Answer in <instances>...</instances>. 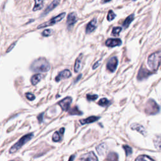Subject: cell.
Segmentation results:
<instances>
[{
    "mask_svg": "<svg viewBox=\"0 0 161 161\" xmlns=\"http://www.w3.org/2000/svg\"><path fill=\"white\" fill-rule=\"evenodd\" d=\"M30 69L34 72H45L50 70V65L45 59L39 58L32 62Z\"/></svg>",
    "mask_w": 161,
    "mask_h": 161,
    "instance_id": "1",
    "label": "cell"
},
{
    "mask_svg": "<svg viewBox=\"0 0 161 161\" xmlns=\"http://www.w3.org/2000/svg\"><path fill=\"white\" fill-rule=\"evenodd\" d=\"M148 65L149 68L153 71H157L161 64V51L156 52L151 54L148 58Z\"/></svg>",
    "mask_w": 161,
    "mask_h": 161,
    "instance_id": "2",
    "label": "cell"
},
{
    "mask_svg": "<svg viewBox=\"0 0 161 161\" xmlns=\"http://www.w3.org/2000/svg\"><path fill=\"white\" fill-rule=\"evenodd\" d=\"M33 137V133H30L27 135H25L23 136L17 142L12 146V147L10 149V153L13 154L14 152H16L18 150H19L20 148L22 147V146L27 143L29 140H30Z\"/></svg>",
    "mask_w": 161,
    "mask_h": 161,
    "instance_id": "3",
    "label": "cell"
},
{
    "mask_svg": "<svg viewBox=\"0 0 161 161\" xmlns=\"http://www.w3.org/2000/svg\"><path fill=\"white\" fill-rule=\"evenodd\" d=\"M65 15V12H63V13H62L61 14H59L57 16H55V17L52 18L51 20H50L49 21L39 25L37 29H42V28H45V27H49V26H52V25L57 23L59 22H61L64 18Z\"/></svg>",
    "mask_w": 161,
    "mask_h": 161,
    "instance_id": "4",
    "label": "cell"
},
{
    "mask_svg": "<svg viewBox=\"0 0 161 161\" xmlns=\"http://www.w3.org/2000/svg\"><path fill=\"white\" fill-rule=\"evenodd\" d=\"M145 112L149 115L156 114L159 112V106L154 101L150 99L146 103Z\"/></svg>",
    "mask_w": 161,
    "mask_h": 161,
    "instance_id": "5",
    "label": "cell"
},
{
    "mask_svg": "<svg viewBox=\"0 0 161 161\" xmlns=\"http://www.w3.org/2000/svg\"><path fill=\"white\" fill-rule=\"evenodd\" d=\"M77 21H78L77 15L74 12L69 13L67 18V25L68 29L70 30L74 26V24L77 22Z\"/></svg>",
    "mask_w": 161,
    "mask_h": 161,
    "instance_id": "6",
    "label": "cell"
},
{
    "mask_svg": "<svg viewBox=\"0 0 161 161\" xmlns=\"http://www.w3.org/2000/svg\"><path fill=\"white\" fill-rule=\"evenodd\" d=\"M118 59L116 57H113L109 60L107 63L106 68L108 71L112 72H114L116 71V69L118 65Z\"/></svg>",
    "mask_w": 161,
    "mask_h": 161,
    "instance_id": "7",
    "label": "cell"
},
{
    "mask_svg": "<svg viewBox=\"0 0 161 161\" xmlns=\"http://www.w3.org/2000/svg\"><path fill=\"white\" fill-rule=\"evenodd\" d=\"M72 98L70 96H67L59 102V105H60L63 111H67L69 108L71 104L72 103Z\"/></svg>",
    "mask_w": 161,
    "mask_h": 161,
    "instance_id": "8",
    "label": "cell"
},
{
    "mask_svg": "<svg viewBox=\"0 0 161 161\" xmlns=\"http://www.w3.org/2000/svg\"><path fill=\"white\" fill-rule=\"evenodd\" d=\"M105 44L109 47H114L121 45L122 42L120 39H109L106 41Z\"/></svg>",
    "mask_w": 161,
    "mask_h": 161,
    "instance_id": "9",
    "label": "cell"
},
{
    "mask_svg": "<svg viewBox=\"0 0 161 161\" xmlns=\"http://www.w3.org/2000/svg\"><path fill=\"white\" fill-rule=\"evenodd\" d=\"M71 72H70V71L68 69H65L62 71L57 75V76L55 78V81L57 82H59L61 81L62 79L69 78L71 77Z\"/></svg>",
    "mask_w": 161,
    "mask_h": 161,
    "instance_id": "10",
    "label": "cell"
},
{
    "mask_svg": "<svg viewBox=\"0 0 161 161\" xmlns=\"http://www.w3.org/2000/svg\"><path fill=\"white\" fill-rule=\"evenodd\" d=\"M59 3H60V0H54V1L47 7L46 9L44 10L43 13H42V16H45V15L48 14L50 12L52 11L55 7H57L59 5Z\"/></svg>",
    "mask_w": 161,
    "mask_h": 161,
    "instance_id": "11",
    "label": "cell"
},
{
    "mask_svg": "<svg viewBox=\"0 0 161 161\" xmlns=\"http://www.w3.org/2000/svg\"><path fill=\"white\" fill-rule=\"evenodd\" d=\"M97 27V20L96 18L92 19L86 26V33H91L93 31H94Z\"/></svg>",
    "mask_w": 161,
    "mask_h": 161,
    "instance_id": "12",
    "label": "cell"
},
{
    "mask_svg": "<svg viewBox=\"0 0 161 161\" xmlns=\"http://www.w3.org/2000/svg\"><path fill=\"white\" fill-rule=\"evenodd\" d=\"M79 160H98V159L95 156V153L93 152H89L88 153L83 155Z\"/></svg>",
    "mask_w": 161,
    "mask_h": 161,
    "instance_id": "13",
    "label": "cell"
},
{
    "mask_svg": "<svg viewBox=\"0 0 161 161\" xmlns=\"http://www.w3.org/2000/svg\"><path fill=\"white\" fill-rule=\"evenodd\" d=\"M131 129L132 130L139 132V133H140L143 135H146V131L145 128L141 125H139L138 123H133L131 125Z\"/></svg>",
    "mask_w": 161,
    "mask_h": 161,
    "instance_id": "14",
    "label": "cell"
},
{
    "mask_svg": "<svg viewBox=\"0 0 161 161\" xmlns=\"http://www.w3.org/2000/svg\"><path fill=\"white\" fill-rule=\"evenodd\" d=\"M99 119V117L95 116H89L86 118V119H82L79 121L82 125H84V124H89V123L95 122L98 121Z\"/></svg>",
    "mask_w": 161,
    "mask_h": 161,
    "instance_id": "15",
    "label": "cell"
},
{
    "mask_svg": "<svg viewBox=\"0 0 161 161\" xmlns=\"http://www.w3.org/2000/svg\"><path fill=\"white\" fill-rule=\"evenodd\" d=\"M82 68V55H80L79 57L77 58L75 60V65H74V72H79V71Z\"/></svg>",
    "mask_w": 161,
    "mask_h": 161,
    "instance_id": "16",
    "label": "cell"
},
{
    "mask_svg": "<svg viewBox=\"0 0 161 161\" xmlns=\"http://www.w3.org/2000/svg\"><path fill=\"white\" fill-rule=\"evenodd\" d=\"M149 75V72L144 68V67H142V68H140L138 74V79L142 80L143 79H145Z\"/></svg>",
    "mask_w": 161,
    "mask_h": 161,
    "instance_id": "17",
    "label": "cell"
},
{
    "mask_svg": "<svg viewBox=\"0 0 161 161\" xmlns=\"http://www.w3.org/2000/svg\"><path fill=\"white\" fill-rule=\"evenodd\" d=\"M98 154L100 156H103L105 154V152L107 149V146L106 145V143H101L100 145H99L98 146L96 147V148Z\"/></svg>",
    "mask_w": 161,
    "mask_h": 161,
    "instance_id": "18",
    "label": "cell"
},
{
    "mask_svg": "<svg viewBox=\"0 0 161 161\" xmlns=\"http://www.w3.org/2000/svg\"><path fill=\"white\" fill-rule=\"evenodd\" d=\"M42 78V75H41L40 74H35L33 75L31 78V82L33 85H36V84H37L40 81Z\"/></svg>",
    "mask_w": 161,
    "mask_h": 161,
    "instance_id": "19",
    "label": "cell"
},
{
    "mask_svg": "<svg viewBox=\"0 0 161 161\" xmlns=\"http://www.w3.org/2000/svg\"><path fill=\"white\" fill-rule=\"evenodd\" d=\"M44 6V0H35V5L33 6V10L37 11L42 9Z\"/></svg>",
    "mask_w": 161,
    "mask_h": 161,
    "instance_id": "20",
    "label": "cell"
},
{
    "mask_svg": "<svg viewBox=\"0 0 161 161\" xmlns=\"http://www.w3.org/2000/svg\"><path fill=\"white\" fill-rule=\"evenodd\" d=\"M134 19V15L132 14L130 16H129L128 17H127L125 20L124 21L123 23V26L124 28L126 29V28H128L129 27V25H130V23L132 22V21Z\"/></svg>",
    "mask_w": 161,
    "mask_h": 161,
    "instance_id": "21",
    "label": "cell"
},
{
    "mask_svg": "<svg viewBox=\"0 0 161 161\" xmlns=\"http://www.w3.org/2000/svg\"><path fill=\"white\" fill-rule=\"evenodd\" d=\"M69 113L71 115H81L82 113L78 109L77 106H74L69 110Z\"/></svg>",
    "mask_w": 161,
    "mask_h": 161,
    "instance_id": "22",
    "label": "cell"
},
{
    "mask_svg": "<svg viewBox=\"0 0 161 161\" xmlns=\"http://www.w3.org/2000/svg\"><path fill=\"white\" fill-rule=\"evenodd\" d=\"M110 103V101L107 99L106 98H102V99H101L99 101V102H98V105L101 106H108Z\"/></svg>",
    "mask_w": 161,
    "mask_h": 161,
    "instance_id": "23",
    "label": "cell"
},
{
    "mask_svg": "<svg viewBox=\"0 0 161 161\" xmlns=\"http://www.w3.org/2000/svg\"><path fill=\"white\" fill-rule=\"evenodd\" d=\"M118 159V155L115 153V152H111L108 155L106 160H117Z\"/></svg>",
    "mask_w": 161,
    "mask_h": 161,
    "instance_id": "24",
    "label": "cell"
},
{
    "mask_svg": "<svg viewBox=\"0 0 161 161\" xmlns=\"http://www.w3.org/2000/svg\"><path fill=\"white\" fill-rule=\"evenodd\" d=\"M154 144H155V146L156 147L159 149L160 150L161 149V137L159 136L157 137L155 140H154Z\"/></svg>",
    "mask_w": 161,
    "mask_h": 161,
    "instance_id": "25",
    "label": "cell"
},
{
    "mask_svg": "<svg viewBox=\"0 0 161 161\" xmlns=\"http://www.w3.org/2000/svg\"><path fill=\"white\" fill-rule=\"evenodd\" d=\"M123 149L125 151V154H126V156H129L130 155H131L132 154V149L127 145H124L123 146Z\"/></svg>",
    "mask_w": 161,
    "mask_h": 161,
    "instance_id": "26",
    "label": "cell"
},
{
    "mask_svg": "<svg viewBox=\"0 0 161 161\" xmlns=\"http://www.w3.org/2000/svg\"><path fill=\"white\" fill-rule=\"evenodd\" d=\"M116 17V14L113 12V11L112 10H109L108 12V16H107V20L108 21H112L113 20L115 19V18Z\"/></svg>",
    "mask_w": 161,
    "mask_h": 161,
    "instance_id": "27",
    "label": "cell"
},
{
    "mask_svg": "<svg viewBox=\"0 0 161 161\" xmlns=\"http://www.w3.org/2000/svg\"><path fill=\"white\" fill-rule=\"evenodd\" d=\"M60 133V132H55L53 135V136H52V140L54 142H59V141H60V140L61 139V136H62V135L61 134H59Z\"/></svg>",
    "mask_w": 161,
    "mask_h": 161,
    "instance_id": "28",
    "label": "cell"
},
{
    "mask_svg": "<svg viewBox=\"0 0 161 161\" xmlns=\"http://www.w3.org/2000/svg\"><path fill=\"white\" fill-rule=\"evenodd\" d=\"M122 29L120 27H114L112 30V35L113 36H116V35H119V33H120V32L122 31Z\"/></svg>",
    "mask_w": 161,
    "mask_h": 161,
    "instance_id": "29",
    "label": "cell"
},
{
    "mask_svg": "<svg viewBox=\"0 0 161 161\" xmlns=\"http://www.w3.org/2000/svg\"><path fill=\"white\" fill-rule=\"evenodd\" d=\"M53 31L52 30H50V29H46L43 32H42V35H43L44 37H49L52 34Z\"/></svg>",
    "mask_w": 161,
    "mask_h": 161,
    "instance_id": "30",
    "label": "cell"
},
{
    "mask_svg": "<svg viewBox=\"0 0 161 161\" xmlns=\"http://www.w3.org/2000/svg\"><path fill=\"white\" fill-rule=\"evenodd\" d=\"M135 160H153L154 159L149 157L147 156H140Z\"/></svg>",
    "mask_w": 161,
    "mask_h": 161,
    "instance_id": "31",
    "label": "cell"
},
{
    "mask_svg": "<svg viewBox=\"0 0 161 161\" xmlns=\"http://www.w3.org/2000/svg\"><path fill=\"white\" fill-rule=\"evenodd\" d=\"M98 98V96L96 95H87V99H88V101H95V100H96Z\"/></svg>",
    "mask_w": 161,
    "mask_h": 161,
    "instance_id": "32",
    "label": "cell"
},
{
    "mask_svg": "<svg viewBox=\"0 0 161 161\" xmlns=\"http://www.w3.org/2000/svg\"><path fill=\"white\" fill-rule=\"evenodd\" d=\"M25 96H26L27 98L30 101H33V100H34L35 97V96L33 95V94H32V93H30V92H27L26 93V95H25Z\"/></svg>",
    "mask_w": 161,
    "mask_h": 161,
    "instance_id": "33",
    "label": "cell"
},
{
    "mask_svg": "<svg viewBox=\"0 0 161 161\" xmlns=\"http://www.w3.org/2000/svg\"><path fill=\"white\" fill-rule=\"evenodd\" d=\"M44 113H40L39 116H38V117H37V118H38V120H39V122L40 123H41L42 122H43V118H44Z\"/></svg>",
    "mask_w": 161,
    "mask_h": 161,
    "instance_id": "34",
    "label": "cell"
},
{
    "mask_svg": "<svg viewBox=\"0 0 161 161\" xmlns=\"http://www.w3.org/2000/svg\"><path fill=\"white\" fill-rule=\"evenodd\" d=\"M99 64H100V61H98L96 63H95V64H94V65H93V67H92V69H96L97 67L99 65Z\"/></svg>",
    "mask_w": 161,
    "mask_h": 161,
    "instance_id": "35",
    "label": "cell"
},
{
    "mask_svg": "<svg viewBox=\"0 0 161 161\" xmlns=\"http://www.w3.org/2000/svg\"><path fill=\"white\" fill-rule=\"evenodd\" d=\"M15 44H16V43H14V44H13L12 45V46H11V47H10L8 49V50H7V51H6V52H10V50H12V49L14 47V46H15Z\"/></svg>",
    "mask_w": 161,
    "mask_h": 161,
    "instance_id": "36",
    "label": "cell"
},
{
    "mask_svg": "<svg viewBox=\"0 0 161 161\" xmlns=\"http://www.w3.org/2000/svg\"><path fill=\"white\" fill-rule=\"evenodd\" d=\"M81 77H82V74H80V75H79V76H78V78H77V79L75 80V82H78V81L79 80V79H80V78H81Z\"/></svg>",
    "mask_w": 161,
    "mask_h": 161,
    "instance_id": "37",
    "label": "cell"
},
{
    "mask_svg": "<svg viewBox=\"0 0 161 161\" xmlns=\"http://www.w3.org/2000/svg\"><path fill=\"white\" fill-rule=\"evenodd\" d=\"M75 158V156H72V157H71L69 159V160H73Z\"/></svg>",
    "mask_w": 161,
    "mask_h": 161,
    "instance_id": "38",
    "label": "cell"
},
{
    "mask_svg": "<svg viewBox=\"0 0 161 161\" xmlns=\"http://www.w3.org/2000/svg\"><path fill=\"white\" fill-rule=\"evenodd\" d=\"M110 1H111V0H104L103 2H104V3H108V2H110Z\"/></svg>",
    "mask_w": 161,
    "mask_h": 161,
    "instance_id": "39",
    "label": "cell"
},
{
    "mask_svg": "<svg viewBox=\"0 0 161 161\" xmlns=\"http://www.w3.org/2000/svg\"><path fill=\"white\" fill-rule=\"evenodd\" d=\"M133 1H136V0H133Z\"/></svg>",
    "mask_w": 161,
    "mask_h": 161,
    "instance_id": "40",
    "label": "cell"
}]
</instances>
